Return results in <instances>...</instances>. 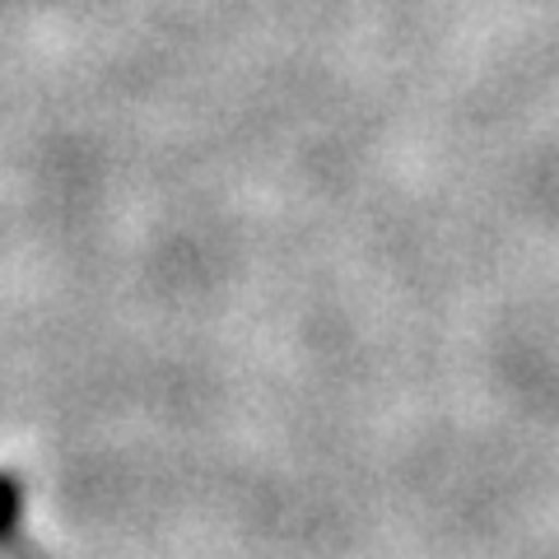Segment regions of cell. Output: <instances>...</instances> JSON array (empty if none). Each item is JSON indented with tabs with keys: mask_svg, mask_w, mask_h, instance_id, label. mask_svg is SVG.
<instances>
[{
	"mask_svg": "<svg viewBox=\"0 0 559 559\" xmlns=\"http://www.w3.org/2000/svg\"><path fill=\"white\" fill-rule=\"evenodd\" d=\"M24 489L14 471H0V555H24Z\"/></svg>",
	"mask_w": 559,
	"mask_h": 559,
	"instance_id": "6da1fadb",
	"label": "cell"
}]
</instances>
